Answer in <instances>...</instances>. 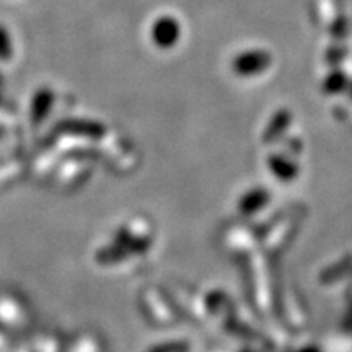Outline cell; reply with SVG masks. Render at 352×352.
<instances>
[{
  "label": "cell",
  "instance_id": "6da1fadb",
  "mask_svg": "<svg viewBox=\"0 0 352 352\" xmlns=\"http://www.w3.org/2000/svg\"><path fill=\"white\" fill-rule=\"evenodd\" d=\"M179 34H182V28L179 23L173 16H162L158 19L152 26V41L157 44L162 50H168V47L175 46L178 43Z\"/></svg>",
  "mask_w": 352,
  "mask_h": 352
},
{
  "label": "cell",
  "instance_id": "3957f363",
  "mask_svg": "<svg viewBox=\"0 0 352 352\" xmlns=\"http://www.w3.org/2000/svg\"><path fill=\"white\" fill-rule=\"evenodd\" d=\"M13 56V44L10 34L3 26H0V60H8Z\"/></svg>",
  "mask_w": 352,
  "mask_h": 352
},
{
  "label": "cell",
  "instance_id": "7a4b0ae2",
  "mask_svg": "<svg viewBox=\"0 0 352 352\" xmlns=\"http://www.w3.org/2000/svg\"><path fill=\"white\" fill-rule=\"evenodd\" d=\"M271 56L264 51H250L233 59V70L240 76H253L270 67Z\"/></svg>",
  "mask_w": 352,
  "mask_h": 352
}]
</instances>
